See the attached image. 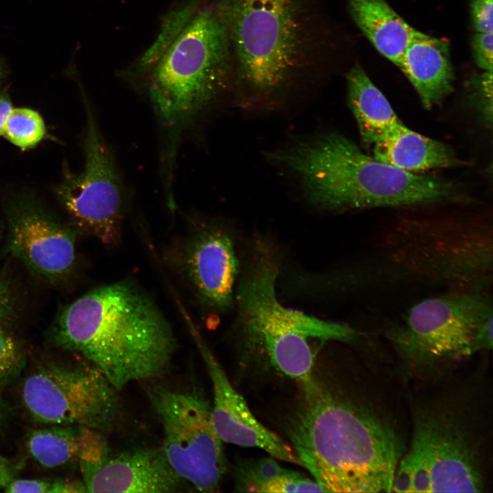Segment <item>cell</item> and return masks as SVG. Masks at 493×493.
I'll return each instance as SVG.
<instances>
[{
  "label": "cell",
  "instance_id": "cell-1",
  "mask_svg": "<svg viewBox=\"0 0 493 493\" xmlns=\"http://www.w3.org/2000/svg\"><path fill=\"white\" fill-rule=\"evenodd\" d=\"M372 367L356 390L301 382V403L288 435L301 466L325 492H391L407 446L401 389Z\"/></svg>",
  "mask_w": 493,
  "mask_h": 493
},
{
  "label": "cell",
  "instance_id": "cell-2",
  "mask_svg": "<svg viewBox=\"0 0 493 493\" xmlns=\"http://www.w3.org/2000/svg\"><path fill=\"white\" fill-rule=\"evenodd\" d=\"M455 368L408 379L410 433L393 492H483L488 490L492 423L487 385Z\"/></svg>",
  "mask_w": 493,
  "mask_h": 493
},
{
  "label": "cell",
  "instance_id": "cell-3",
  "mask_svg": "<svg viewBox=\"0 0 493 493\" xmlns=\"http://www.w3.org/2000/svg\"><path fill=\"white\" fill-rule=\"evenodd\" d=\"M50 336L55 346L90 362L118 392L164 376L177 347L158 307L126 281L94 288L64 307Z\"/></svg>",
  "mask_w": 493,
  "mask_h": 493
},
{
  "label": "cell",
  "instance_id": "cell-4",
  "mask_svg": "<svg viewBox=\"0 0 493 493\" xmlns=\"http://www.w3.org/2000/svg\"><path fill=\"white\" fill-rule=\"evenodd\" d=\"M234 58L216 3L205 1L158 59L132 80L153 110L161 180H175L179 149L227 89Z\"/></svg>",
  "mask_w": 493,
  "mask_h": 493
},
{
  "label": "cell",
  "instance_id": "cell-5",
  "mask_svg": "<svg viewBox=\"0 0 493 493\" xmlns=\"http://www.w3.org/2000/svg\"><path fill=\"white\" fill-rule=\"evenodd\" d=\"M270 155L296 175L309 203L325 210L440 202L455 192L447 181L406 172L367 155L338 133L300 141Z\"/></svg>",
  "mask_w": 493,
  "mask_h": 493
},
{
  "label": "cell",
  "instance_id": "cell-6",
  "mask_svg": "<svg viewBox=\"0 0 493 493\" xmlns=\"http://www.w3.org/2000/svg\"><path fill=\"white\" fill-rule=\"evenodd\" d=\"M254 252L236 288L237 328L246 344L263 353L278 371L299 382L307 381L313 372V342H350L357 332L283 305L276 292L279 267L274 251L260 243Z\"/></svg>",
  "mask_w": 493,
  "mask_h": 493
},
{
  "label": "cell",
  "instance_id": "cell-7",
  "mask_svg": "<svg viewBox=\"0 0 493 493\" xmlns=\"http://www.w3.org/2000/svg\"><path fill=\"white\" fill-rule=\"evenodd\" d=\"M491 298L478 290H457L412 306L388 332L404 377L448 370L492 347Z\"/></svg>",
  "mask_w": 493,
  "mask_h": 493
},
{
  "label": "cell",
  "instance_id": "cell-8",
  "mask_svg": "<svg viewBox=\"0 0 493 493\" xmlns=\"http://www.w3.org/2000/svg\"><path fill=\"white\" fill-rule=\"evenodd\" d=\"M242 78L260 91L280 86L309 59V14L304 0H220Z\"/></svg>",
  "mask_w": 493,
  "mask_h": 493
},
{
  "label": "cell",
  "instance_id": "cell-9",
  "mask_svg": "<svg viewBox=\"0 0 493 493\" xmlns=\"http://www.w3.org/2000/svg\"><path fill=\"white\" fill-rule=\"evenodd\" d=\"M147 395L162 425V448L174 471L199 492L218 491L227 465L207 401L197 389L160 385L148 387Z\"/></svg>",
  "mask_w": 493,
  "mask_h": 493
},
{
  "label": "cell",
  "instance_id": "cell-10",
  "mask_svg": "<svg viewBox=\"0 0 493 493\" xmlns=\"http://www.w3.org/2000/svg\"><path fill=\"white\" fill-rule=\"evenodd\" d=\"M399 267L420 279L477 290L492 278V236L476 230L398 229L386 236Z\"/></svg>",
  "mask_w": 493,
  "mask_h": 493
},
{
  "label": "cell",
  "instance_id": "cell-11",
  "mask_svg": "<svg viewBox=\"0 0 493 493\" xmlns=\"http://www.w3.org/2000/svg\"><path fill=\"white\" fill-rule=\"evenodd\" d=\"M118 391L92 367L41 365L23 381L24 407L43 424L81 425L101 432L114 427L119 413Z\"/></svg>",
  "mask_w": 493,
  "mask_h": 493
},
{
  "label": "cell",
  "instance_id": "cell-12",
  "mask_svg": "<svg viewBox=\"0 0 493 493\" xmlns=\"http://www.w3.org/2000/svg\"><path fill=\"white\" fill-rule=\"evenodd\" d=\"M84 105V165L79 173L65 175L57 194L79 229L105 244H112L121 234L127 203L126 187L88 101L86 100Z\"/></svg>",
  "mask_w": 493,
  "mask_h": 493
},
{
  "label": "cell",
  "instance_id": "cell-13",
  "mask_svg": "<svg viewBox=\"0 0 493 493\" xmlns=\"http://www.w3.org/2000/svg\"><path fill=\"white\" fill-rule=\"evenodd\" d=\"M7 246L33 274L51 283L71 274L75 233L31 199L12 203L7 212Z\"/></svg>",
  "mask_w": 493,
  "mask_h": 493
},
{
  "label": "cell",
  "instance_id": "cell-14",
  "mask_svg": "<svg viewBox=\"0 0 493 493\" xmlns=\"http://www.w3.org/2000/svg\"><path fill=\"white\" fill-rule=\"evenodd\" d=\"M192 331V334L212 382L214 396L212 420L223 442L258 448L277 459L301 466L293 448L253 416L244 399L233 387L201 336L194 329Z\"/></svg>",
  "mask_w": 493,
  "mask_h": 493
},
{
  "label": "cell",
  "instance_id": "cell-15",
  "mask_svg": "<svg viewBox=\"0 0 493 493\" xmlns=\"http://www.w3.org/2000/svg\"><path fill=\"white\" fill-rule=\"evenodd\" d=\"M181 252V266L199 299L219 312L231 308L239 262L229 235L221 229L201 224Z\"/></svg>",
  "mask_w": 493,
  "mask_h": 493
},
{
  "label": "cell",
  "instance_id": "cell-16",
  "mask_svg": "<svg viewBox=\"0 0 493 493\" xmlns=\"http://www.w3.org/2000/svg\"><path fill=\"white\" fill-rule=\"evenodd\" d=\"M88 492L172 493L183 491L182 480L162 448L111 454L79 465Z\"/></svg>",
  "mask_w": 493,
  "mask_h": 493
},
{
  "label": "cell",
  "instance_id": "cell-17",
  "mask_svg": "<svg viewBox=\"0 0 493 493\" xmlns=\"http://www.w3.org/2000/svg\"><path fill=\"white\" fill-rule=\"evenodd\" d=\"M431 108L453 90L454 73L448 43L418 31L396 64Z\"/></svg>",
  "mask_w": 493,
  "mask_h": 493
},
{
  "label": "cell",
  "instance_id": "cell-18",
  "mask_svg": "<svg viewBox=\"0 0 493 493\" xmlns=\"http://www.w3.org/2000/svg\"><path fill=\"white\" fill-rule=\"evenodd\" d=\"M101 432L81 425H53L27 436L29 454L40 465L60 468L94 462L108 451Z\"/></svg>",
  "mask_w": 493,
  "mask_h": 493
},
{
  "label": "cell",
  "instance_id": "cell-19",
  "mask_svg": "<svg viewBox=\"0 0 493 493\" xmlns=\"http://www.w3.org/2000/svg\"><path fill=\"white\" fill-rule=\"evenodd\" d=\"M374 157L412 173L455 166L457 159L444 144L401 124L374 144Z\"/></svg>",
  "mask_w": 493,
  "mask_h": 493
},
{
  "label": "cell",
  "instance_id": "cell-20",
  "mask_svg": "<svg viewBox=\"0 0 493 493\" xmlns=\"http://www.w3.org/2000/svg\"><path fill=\"white\" fill-rule=\"evenodd\" d=\"M351 15L376 49L396 65L418 32L385 0H347Z\"/></svg>",
  "mask_w": 493,
  "mask_h": 493
},
{
  "label": "cell",
  "instance_id": "cell-21",
  "mask_svg": "<svg viewBox=\"0 0 493 493\" xmlns=\"http://www.w3.org/2000/svg\"><path fill=\"white\" fill-rule=\"evenodd\" d=\"M346 79L349 105L364 142L374 145L403 124L359 65L352 67Z\"/></svg>",
  "mask_w": 493,
  "mask_h": 493
},
{
  "label": "cell",
  "instance_id": "cell-22",
  "mask_svg": "<svg viewBox=\"0 0 493 493\" xmlns=\"http://www.w3.org/2000/svg\"><path fill=\"white\" fill-rule=\"evenodd\" d=\"M236 489L243 492H325L313 479L280 466L272 456L241 462Z\"/></svg>",
  "mask_w": 493,
  "mask_h": 493
},
{
  "label": "cell",
  "instance_id": "cell-23",
  "mask_svg": "<svg viewBox=\"0 0 493 493\" xmlns=\"http://www.w3.org/2000/svg\"><path fill=\"white\" fill-rule=\"evenodd\" d=\"M206 0H186L176 5L164 18L160 33L151 47L127 71V78L133 80L147 71L178 36Z\"/></svg>",
  "mask_w": 493,
  "mask_h": 493
},
{
  "label": "cell",
  "instance_id": "cell-24",
  "mask_svg": "<svg viewBox=\"0 0 493 493\" xmlns=\"http://www.w3.org/2000/svg\"><path fill=\"white\" fill-rule=\"evenodd\" d=\"M44 121L29 108H13L5 125L3 136L16 146L26 149L34 147L45 137Z\"/></svg>",
  "mask_w": 493,
  "mask_h": 493
},
{
  "label": "cell",
  "instance_id": "cell-25",
  "mask_svg": "<svg viewBox=\"0 0 493 493\" xmlns=\"http://www.w3.org/2000/svg\"><path fill=\"white\" fill-rule=\"evenodd\" d=\"M24 362L21 346L11 330L0 332V385L16 378Z\"/></svg>",
  "mask_w": 493,
  "mask_h": 493
},
{
  "label": "cell",
  "instance_id": "cell-26",
  "mask_svg": "<svg viewBox=\"0 0 493 493\" xmlns=\"http://www.w3.org/2000/svg\"><path fill=\"white\" fill-rule=\"evenodd\" d=\"M6 492L81 493L88 492L83 481L67 479H17L5 487Z\"/></svg>",
  "mask_w": 493,
  "mask_h": 493
},
{
  "label": "cell",
  "instance_id": "cell-27",
  "mask_svg": "<svg viewBox=\"0 0 493 493\" xmlns=\"http://www.w3.org/2000/svg\"><path fill=\"white\" fill-rule=\"evenodd\" d=\"M13 287L5 275L0 274V332L10 331L17 312Z\"/></svg>",
  "mask_w": 493,
  "mask_h": 493
},
{
  "label": "cell",
  "instance_id": "cell-28",
  "mask_svg": "<svg viewBox=\"0 0 493 493\" xmlns=\"http://www.w3.org/2000/svg\"><path fill=\"white\" fill-rule=\"evenodd\" d=\"M472 49L477 66L485 71H492V33L477 32L472 38Z\"/></svg>",
  "mask_w": 493,
  "mask_h": 493
},
{
  "label": "cell",
  "instance_id": "cell-29",
  "mask_svg": "<svg viewBox=\"0 0 493 493\" xmlns=\"http://www.w3.org/2000/svg\"><path fill=\"white\" fill-rule=\"evenodd\" d=\"M471 16L475 29L479 33L493 31L492 0H473Z\"/></svg>",
  "mask_w": 493,
  "mask_h": 493
},
{
  "label": "cell",
  "instance_id": "cell-30",
  "mask_svg": "<svg viewBox=\"0 0 493 493\" xmlns=\"http://www.w3.org/2000/svg\"><path fill=\"white\" fill-rule=\"evenodd\" d=\"M492 71H485L477 80L478 105L486 121L492 122Z\"/></svg>",
  "mask_w": 493,
  "mask_h": 493
},
{
  "label": "cell",
  "instance_id": "cell-31",
  "mask_svg": "<svg viewBox=\"0 0 493 493\" xmlns=\"http://www.w3.org/2000/svg\"><path fill=\"white\" fill-rule=\"evenodd\" d=\"M12 109L9 98L4 94H0V136H3L5 125Z\"/></svg>",
  "mask_w": 493,
  "mask_h": 493
},
{
  "label": "cell",
  "instance_id": "cell-32",
  "mask_svg": "<svg viewBox=\"0 0 493 493\" xmlns=\"http://www.w3.org/2000/svg\"><path fill=\"white\" fill-rule=\"evenodd\" d=\"M11 469L8 462L0 455V489L11 481Z\"/></svg>",
  "mask_w": 493,
  "mask_h": 493
},
{
  "label": "cell",
  "instance_id": "cell-33",
  "mask_svg": "<svg viewBox=\"0 0 493 493\" xmlns=\"http://www.w3.org/2000/svg\"><path fill=\"white\" fill-rule=\"evenodd\" d=\"M3 75V67L2 66L1 62H0V79L2 77Z\"/></svg>",
  "mask_w": 493,
  "mask_h": 493
},
{
  "label": "cell",
  "instance_id": "cell-34",
  "mask_svg": "<svg viewBox=\"0 0 493 493\" xmlns=\"http://www.w3.org/2000/svg\"><path fill=\"white\" fill-rule=\"evenodd\" d=\"M2 422H3V414L0 409V428L1 427Z\"/></svg>",
  "mask_w": 493,
  "mask_h": 493
},
{
  "label": "cell",
  "instance_id": "cell-35",
  "mask_svg": "<svg viewBox=\"0 0 493 493\" xmlns=\"http://www.w3.org/2000/svg\"><path fill=\"white\" fill-rule=\"evenodd\" d=\"M0 239H1V227H0Z\"/></svg>",
  "mask_w": 493,
  "mask_h": 493
}]
</instances>
